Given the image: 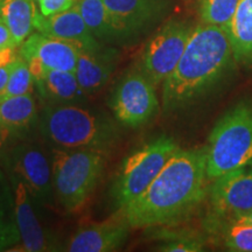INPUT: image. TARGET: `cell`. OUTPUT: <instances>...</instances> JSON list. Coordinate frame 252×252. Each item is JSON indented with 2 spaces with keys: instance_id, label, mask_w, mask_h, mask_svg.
Returning a JSON list of instances; mask_svg holds the SVG:
<instances>
[{
  "instance_id": "cell-21",
  "label": "cell",
  "mask_w": 252,
  "mask_h": 252,
  "mask_svg": "<svg viewBox=\"0 0 252 252\" xmlns=\"http://www.w3.org/2000/svg\"><path fill=\"white\" fill-rule=\"evenodd\" d=\"M21 242L15 220L14 196L9 178L0 169V251L9 250Z\"/></svg>"
},
{
  "instance_id": "cell-17",
  "label": "cell",
  "mask_w": 252,
  "mask_h": 252,
  "mask_svg": "<svg viewBox=\"0 0 252 252\" xmlns=\"http://www.w3.org/2000/svg\"><path fill=\"white\" fill-rule=\"evenodd\" d=\"M34 84L47 105L81 104L87 96L81 89L75 72L71 71L46 69L42 76L34 81Z\"/></svg>"
},
{
  "instance_id": "cell-26",
  "label": "cell",
  "mask_w": 252,
  "mask_h": 252,
  "mask_svg": "<svg viewBox=\"0 0 252 252\" xmlns=\"http://www.w3.org/2000/svg\"><path fill=\"white\" fill-rule=\"evenodd\" d=\"M160 239H162L163 243L158 245V251L201 252L204 250V239L196 232H172L162 230Z\"/></svg>"
},
{
  "instance_id": "cell-14",
  "label": "cell",
  "mask_w": 252,
  "mask_h": 252,
  "mask_svg": "<svg viewBox=\"0 0 252 252\" xmlns=\"http://www.w3.org/2000/svg\"><path fill=\"white\" fill-rule=\"evenodd\" d=\"M34 28L47 36L67 41L82 50H97L102 48L82 17L78 5L67 11L53 15H42L37 12Z\"/></svg>"
},
{
  "instance_id": "cell-7",
  "label": "cell",
  "mask_w": 252,
  "mask_h": 252,
  "mask_svg": "<svg viewBox=\"0 0 252 252\" xmlns=\"http://www.w3.org/2000/svg\"><path fill=\"white\" fill-rule=\"evenodd\" d=\"M193 30L187 21L171 20L147 41L137 69L154 87L163 83L178 65Z\"/></svg>"
},
{
  "instance_id": "cell-15",
  "label": "cell",
  "mask_w": 252,
  "mask_h": 252,
  "mask_svg": "<svg viewBox=\"0 0 252 252\" xmlns=\"http://www.w3.org/2000/svg\"><path fill=\"white\" fill-rule=\"evenodd\" d=\"M80 49L72 43L45 34H31L21 43L19 55L24 60H36L50 70L75 72Z\"/></svg>"
},
{
  "instance_id": "cell-27",
  "label": "cell",
  "mask_w": 252,
  "mask_h": 252,
  "mask_svg": "<svg viewBox=\"0 0 252 252\" xmlns=\"http://www.w3.org/2000/svg\"><path fill=\"white\" fill-rule=\"evenodd\" d=\"M75 5L77 4L74 0H37L39 12L46 17L67 11Z\"/></svg>"
},
{
  "instance_id": "cell-16",
  "label": "cell",
  "mask_w": 252,
  "mask_h": 252,
  "mask_svg": "<svg viewBox=\"0 0 252 252\" xmlns=\"http://www.w3.org/2000/svg\"><path fill=\"white\" fill-rule=\"evenodd\" d=\"M115 71V56L109 50H80L75 75L86 94L97 93Z\"/></svg>"
},
{
  "instance_id": "cell-9",
  "label": "cell",
  "mask_w": 252,
  "mask_h": 252,
  "mask_svg": "<svg viewBox=\"0 0 252 252\" xmlns=\"http://www.w3.org/2000/svg\"><path fill=\"white\" fill-rule=\"evenodd\" d=\"M213 225L228 223L252 212V169H236L213 181L209 189Z\"/></svg>"
},
{
  "instance_id": "cell-13",
  "label": "cell",
  "mask_w": 252,
  "mask_h": 252,
  "mask_svg": "<svg viewBox=\"0 0 252 252\" xmlns=\"http://www.w3.org/2000/svg\"><path fill=\"white\" fill-rule=\"evenodd\" d=\"M131 225L123 212L104 222L81 228L69 241L65 251L109 252L118 250L130 234Z\"/></svg>"
},
{
  "instance_id": "cell-18",
  "label": "cell",
  "mask_w": 252,
  "mask_h": 252,
  "mask_svg": "<svg viewBox=\"0 0 252 252\" xmlns=\"http://www.w3.org/2000/svg\"><path fill=\"white\" fill-rule=\"evenodd\" d=\"M236 62L252 67V0H239L226 28Z\"/></svg>"
},
{
  "instance_id": "cell-24",
  "label": "cell",
  "mask_w": 252,
  "mask_h": 252,
  "mask_svg": "<svg viewBox=\"0 0 252 252\" xmlns=\"http://www.w3.org/2000/svg\"><path fill=\"white\" fill-rule=\"evenodd\" d=\"M215 226L223 229V244L226 250L232 252H252L251 224L241 220H232Z\"/></svg>"
},
{
  "instance_id": "cell-29",
  "label": "cell",
  "mask_w": 252,
  "mask_h": 252,
  "mask_svg": "<svg viewBox=\"0 0 252 252\" xmlns=\"http://www.w3.org/2000/svg\"><path fill=\"white\" fill-rule=\"evenodd\" d=\"M17 47L19 46L15 42L7 25L0 19V50L6 48H17Z\"/></svg>"
},
{
  "instance_id": "cell-5",
  "label": "cell",
  "mask_w": 252,
  "mask_h": 252,
  "mask_svg": "<svg viewBox=\"0 0 252 252\" xmlns=\"http://www.w3.org/2000/svg\"><path fill=\"white\" fill-rule=\"evenodd\" d=\"M104 162L102 151H54L52 159L54 191L67 212H76L87 202L102 175Z\"/></svg>"
},
{
  "instance_id": "cell-11",
  "label": "cell",
  "mask_w": 252,
  "mask_h": 252,
  "mask_svg": "<svg viewBox=\"0 0 252 252\" xmlns=\"http://www.w3.org/2000/svg\"><path fill=\"white\" fill-rule=\"evenodd\" d=\"M119 42L139 35L165 15L167 0H104Z\"/></svg>"
},
{
  "instance_id": "cell-30",
  "label": "cell",
  "mask_w": 252,
  "mask_h": 252,
  "mask_svg": "<svg viewBox=\"0 0 252 252\" xmlns=\"http://www.w3.org/2000/svg\"><path fill=\"white\" fill-rule=\"evenodd\" d=\"M18 55L15 53V48H6L0 50V67H6V65L13 63L17 60Z\"/></svg>"
},
{
  "instance_id": "cell-4",
  "label": "cell",
  "mask_w": 252,
  "mask_h": 252,
  "mask_svg": "<svg viewBox=\"0 0 252 252\" xmlns=\"http://www.w3.org/2000/svg\"><path fill=\"white\" fill-rule=\"evenodd\" d=\"M206 147L209 181L252 165V102L239 100L214 125Z\"/></svg>"
},
{
  "instance_id": "cell-8",
  "label": "cell",
  "mask_w": 252,
  "mask_h": 252,
  "mask_svg": "<svg viewBox=\"0 0 252 252\" xmlns=\"http://www.w3.org/2000/svg\"><path fill=\"white\" fill-rule=\"evenodd\" d=\"M111 108L116 121L127 127H139L157 115L159 100L154 86L138 70L127 72L113 91Z\"/></svg>"
},
{
  "instance_id": "cell-19",
  "label": "cell",
  "mask_w": 252,
  "mask_h": 252,
  "mask_svg": "<svg viewBox=\"0 0 252 252\" xmlns=\"http://www.w3.org/2000/svg\"><path fill=\"white\" fill-rule=\"evenodd\" d=\"M37 119L35 99L31 94L0 99V124L15 137L30 130Z\"/></svg>"
},
{
  "instance_id": "cell-1",
  "label": "cell",
  "mask_w": 252,
  "mask_h": 252,
  "mask_svg": "<svg viewBox=\"0 0 252 252\" xmlns=\"http://www.w3.org/2000/svg\"><path fill=\"white\" fill-rule=\"evenodd\" d=\"M206 147L179 150L149 188L122 208L131 228L173 225L207 196Z\"/></svg>"
},
{
  "instance_id": "cell-28",
  "label": "cell",
  "mask_w": 252,
  "mask_h": 252,
  "mask_svg": "<svg viewBox=\"0 0 252 252\" xmlns=\"http://www.w3.org/2000/svg\"><path fill=\"white\" fill-rule=\"evenodd\" d=\"M17 139L18 137H15L4 125L0 124V162L4 163L8 152L17 144Z\"/></svg>"
},
{
  "instance_id": "cell-20",
  "label": "cell",
  "mask_w": 252,
  "mask_h": 252,
  "mask_svg": "<svg viewBox=\"0 0 252 252\" xmlns=\"http://www.w3.org/2000/svg\"><path fill=\"white\" fill-rule=\"evenodd\" d=\"M37 0H0V19L7 25L18 46L31 35L37 14Z\"/></svg>"
},
{
  "instance_id": "cell-31",
  "label": "cell",
  "mask_w": 252,
  "mask_h": 252,
  "mask_svg": "<svg viewBox=\"0 0 252 252\" xmlns=\"http://www.w3.org/2000/svg\"><path fill=\"white\" fill-rule=\"evenodd\" d=\"M11 64L6 65V67H0V94L4 93L6 86H7L9 72H11Z\"/></svg>"
},
{
  "instance_id": "cell-22",
  "label": "cell",
  "mask_w": 252,
  "mask_h": 252,
  "mask_svg": "<svg viewBox=\"0 0 252 252\" xmlns=\"http://www.w3.org/2000/svg\"><path fill=\"white\" fill-rule=\"evenodd\" d=\"M77 5L88 28L97 40L119 42L118 34L104 0H81Z\"/></svg>"
},
{
  "instance_id": "cell-12",
  "label": "cell",
  "mask_w": 252,
  "mask_h": 252,
  "mask_svg": "<svg viewBox=\"0 0 252 252\" xmlns=\"http://www.w3.org/2000/svg\"><path fill=\"white\" fill-rule=\"evenodd\" d=\"M8 178L13 190L15 220L24 250L28 252L54 250V243L37 215L35 208L37 201L20 179L14 175H8Z\"/></svg>"
},
{
  "instance_id": "cell-33",
  "label": "cell",
  "mask_w": 252,
  "mask_h": 252,
  "mask_svg": "<svg viewBox=\"0 0 252 252\" xmlns=\"http://www.w3.org/2000/svg\"><path fill=\"white\" fill-rule=\"evenodd\" d=\"M74 1H75V2H76V4H78V2H80V1H81V0H74Z\"/></svg>"
},
{
  "instance_id": "cell-6",
  "label": "cell",
  "mask_w": 252,
  "mask_h": 252,
  "mask_svg": "<svg viewBox=\"0 0 252 252\" xmlns=\"http://www.w3.org/2000/svg\"><path fill=\"white\" fill-rule=\"evenodd\" d=\"M179 150L180 146L173 138L161 135L126 158L118 173L113 190L121 209L149 188Z\"/></svg>"
},
{
  "instance_id": "cell-10",
  "label": "cell",
  "mask_w": 252,
  "mask_h": 252,
  "mask_svg": "<svg viewBox=\"0 0 252 252\" xmlns=\"http://www.w3.org/2000/svg\"><path fill=\"white\" fill-rule=\"evenodd\" d=\"M8 175L20 179L31 194L43 204L49 202L54 191L53 168L48 158L33 144H15L5 159Z\"/></svg>"
},
{
  "instance_id": "cell-23",
  "label": "cell",
  "mask_w": 252,
  "mask_h": 252,
  "mask_svg": "<svg viewBox=\"0 0 252 252\" xmlns=\"http://www.w3.org/2000/svg\"><path fill=\"white\" fill-rule=\"evenodd\" d=\"M239 0H198V15L202 24L226 30L234 18Z\"/></svg>"
},
{
  "instance_id": "cell-25",
  "label": "cell",
  "mask_w": 252,
  "mask_h": 252,
  "mask_svg": "<svg viewBox=\"0 0 252 252\" xmlns=\"http://www.w3.org/2000/svg\"><path fill=\"white\" fill-rule=\"evenodd\" d=\"M33 84L34 77L32 75L30 67H28V63L26 60H24L19 55L17 60L11 64V72H9L7 86H6L4 93L0 94V99L31 94Z\"/></svg>"
},
{
  "instance_id": "cell-3",
  "label": "cell",
  "mask_w": 252,
  "mask_h": 252,
  "mask_svg": "<svg viewBox=\"0 0 252 252\" xmlns=\"http://www.w3.org/2000/svg\"><path fill=\"white\" fill-rule=\"evenodd\" d=\"M39 126L43 137L58 149L106 152L119 138V130L111 118L80 104L46 105Z\"/></svg>"
},
{
  "instance_id": "cell-2",
  "label": "cell",
  "mask_w": 252,
  "mask_h": 252,
  "mask_svg": "<svg viewBox=\"0 0 252 252\" xmlns=\"http://www.w3.org/2000/svg\"><path fill=\"white\" fill-rule=\"evenodd\" d=\"M236 63L224 28L207 24L194 27L178 65L163 82V111H180L197 102L231 75Z\"/></svg>"
},
{
  "instance_id": "cell-32",
  "label": "cell",
  "mask_w": 252,
  "mask_h": 252,
  "mask_svg": "<svg viewBox=\"0 0 252 252\" xmlns=\"http://www.w3.org/2000/svg\"><path fill=\"white\" fill-rule=\"evenodd\" d=\"M241 220V222L248 223V224H251L252 225V212L250 214H248V215L241 217V219H238V220Z\"/></svg>"
}]
</instances>
